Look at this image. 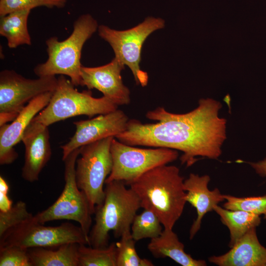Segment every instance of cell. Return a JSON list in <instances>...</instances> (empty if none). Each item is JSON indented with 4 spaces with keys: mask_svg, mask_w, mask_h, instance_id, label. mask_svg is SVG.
Masks as SVG:
<instances>
[{
    "mask_svg": "<svg viewBox=\"0 0 266 266\" xmlns=\"http://www.w3.org/2000/svg\"><path fill=\"white\" fill-rule=\"evenodd\" d=\"M222 104L211 98L201 99L194 110L183 114L169 112L163 107L149 111L143 124L129 119L126 130L115 138L131 146L165 147L181 151L180 159L187 167L197 157L217 159L226 139V120L219 115Z\"/></svg>",
    "mask_w": 266,
    "mask_h": 266,
    "instance_id": "1",
    "label": "cell"
},
{
    "mask_svg": "<svg viewBox=\"0 0 266 266\" xmlns=\"http://www.w3.org/2000/svg\"><path fill=\"white\" fill-rule=\"evenodd\" d=\"M184 178L178 167H154L129 184L138 197L141 208L154 212L164 229H172L187 202Z\"/></svg>",
    "mask_w": 266,
    "mask_h": 266,
    "instance_id": "2",
    "label": "cell"
},
{
    "mask_svg": "<svg viewBox=\"0 0 266 266\" xmlns=\"http://www.w3.org/2000/svg\"><path fill=\"white\" fill-rule=\"evenodd\" d=\"M105 184L104 198L95 207V223L89 234V246L93 247H107L111 231L115 237L119 238L130 230L136 212L141 208L138 197L124 182L114 180Z\"/></svg>",
    "mask_w": 266,
    "mask_h": 266,
    "instance_id": "3",
    "label": "cell"
},
{
    "mask_svg": "<svg viewBox=\"0 0 266 266\" xmlns=\"http://www.w3.org/2000/svg\"><path fill=\"white\" fill-rule=\"evenodd\" d=\"M97 21L90 14H83L74 22L71 34L59 41L52 36L46 40L48 59L34 68L38 77L66 75L74 86L80 85L82 48L98 28Z\"/></svg>",
    "mask_w": 266,
    "mask_h": 266,
    "instance_id": "4",
    "label": "cell"
},
{
    "mask_svg": "<svg viewBox=\"0 0 266 266\" xmlns=\"http://www.w3.org/2000/svg\"><path fill=\"white\" fill-rule=\"evenodd\" d=\"M57 85L47 105L33 121L46 126L79 115L91 118L118 109V105L103 96L96 98L90 90L79 92L70 80L63 75L58 78Z\"/></svg>",
    "mask_w": 266,
    "mask_h": 266,
    "instance_id": "5",
    "label": "cell"
},
{
    "mask_svg": "<svg viewBox=\"0 0 266 266\" xmlns=\"http://www.w3.org/2000/svg\"><path fill=\"white\" fill-rule=\"evenodd\" d=\"M79 153L80 148L73 150L63 160L65 185L59 198L47 208L33 215V218L35 222L44 224L61 220L77 222L89 239L93 212L88 199L76 182L75 163Z\"/></svg>",
    "mask_w": 266,
    "mask_h": 266,
    "instance_id": "6",
    "label": "cell"
},
{
    "mask_svg": "<svg viewBox=\"0 0 266 266\" xmlns=\"http://www.w3.org/2000/svg\"><path fill=\"white\" fill-rule=\"evenodd\" d=\"M108 137L80 147L75 163V179L78 188L86 195L94 214L95 207L105 196L104 185L112 167L111 143Z\"/></svg>",
    "mask_w": 266,
    "mask_h": 266,
    "instance_id": "7",
    "label": "cell"
},
{
    "mask_svg": "<svg viewBox=\"0 0 266 266\" xmlns=\"http://www.w3.org/2000/svg\"><path fill=\"white\" fill-rule=\"evenodd\" d=\"M165 24L160 18L147 17L137 26L124 31L102 25L98 27L100 36L110 44L115 58L130 68L136 84L143 87L147 85L149 80L147 72L139 66L143 44L152 33L164 28Z\"/></svg>",
    "mask_w": 266,
    "mask_h": 266,
    "instance_id": "8",
    "label": "cell"
},
{
    "mask_svg": "<svg viewBox=\"0 0 266 266\" xmlns=\"http://www.w3.org/2000/svg\"><path fill=\"white\" fill-rule=\"evenodd\" d=\"M110 153L111 171L105 183L114 180L124 182L126 185L148 170L175 161L177 150L165 147L141 148L123 143L115 137L112 140Z\"/></svg>",
    "mask_w": 266,
    "mask_h": 266,
    "instance_id": "9",
    "label": "cell"
},
{
    "mask_svg": "<svg viewBox=\"0 0 266 266\" xmlns=\"http://www.w3.org/2000/svg\"><path fill=\"white\" fill-rule=\"evenodd\" d=\"M33 217L6 231L0 236V247L17 246L32 247H57L68 243L89 245L81 228L69 222L58 226H46L35 222Z\"/></svg>",
    "mask_w": 266,
    "mask_h": 266,
    "instance_id": "10",
    "label": "cell"
},
{
    "mask_svg": "<svg viewBox=\"0 0 266 266\" xmlns=\"http://www.w3.org/2000/svg\"><path fill=\"white\" fill-rule=\"evenodd\" d=\"M55 76L28 79L13 70L0 72V126L12 122L32 100L44 93L54 92Z\"/></svg>",
    "mask_w": 266,
    "mask_h": 266,
    "instance_id": "11",
    "label": "cell"
},
{
    "mask_svg": "<svg viewBox=\"0 0 266 266\" xmlns=\"http://www.w3.org/2000/svg\"><path fill=\"white\" fill-rule=\"evenodd\" d=\"M129 120L127 115L117 109L89 120L74 122L76 128L74 135L66 143L61 146L62 160L82 146L108 137H115L126 130Z\"/></svg>",
    "mask_w": 266,
    "mask_h": 266,
    "instance_id": "12",
    "label": "cell"
},
{
    "mask_svg": "<svg viewBox=\"0 0 266 266\" xmlns=\"http://www.w3.org/2000/svg\"><path fill=\"white\" fill-rule=\"evenodd\" d=\"M125 65L114 58L110 63L97 67L82 66L80 86L88 90L96 89L103 96L118 105H128L131 101L130 91L123 83L121 71Z\"/></svg>",
    "mask_w": 266,
    "mask_h": 266,
    "instance_id": "13",
    "label": "cell"
},
{
    "mask_svg": "<svg viewBox=\"0 0 266 266\" xmlns=\"http://www.w3.org/2000/svg\"><path fill=\"white\" fill-rule=\"evenodd\" d=\"M21 141L25 146L21 175L26 181H38L39 174L51 158L52 151L48 126L32 120Z\"/></svg>",
    "mask_w": 266,
    "mask_h": 266,
    "instance_id": "14",
    "label": "cell"
},
{
    "mask_svg": "<svg viewBox=\"0 0 266 266\" xmlns=\"http://www.w3.org/2000/svg\"><path fill=\"white\" fill-rule=\"evenodd\" d=\"M53 92L43 93L30 101L9 124L0 126V164L9 165L18 157L14 146L33 118L48 104Z\"/></svg>",
    "mask_w": 266,
    "mask_h": 266,
    "instance_id": "15",
    "label": "cell"
},
{
    "mask_svg": "<svg viewBox=\"0 0 266 266\" xmlns=\"http://www.w3.org/2000/svg\"><path fill=\"white\" fill-rule=\"evenodd\" d=\"M210 177L208 175L200 176L191 173L184 180L183 187L186 192V200L193 206L197 211V217L193 223L189 232L191 240L200 230L202 219L209 212L213 211L215 206L225 201L224 195L218 188L210 190L208 188Z\"/></svg>",
    "mask_w": 266,
    "mask_h": 266,
    "instance_id": "16",
    "label": "cell"
},
{
    "mask_svg": "<svg viewBox=\"0 0 266 266\" xmlns=\"http://www.w3.org/2000/svg\"><path fill=\"white\" fill-rule=\"evenodd\" d=\"M256 228L249 230L226 253L210 257L209 262L219 266H266V247L260 242Z\"/></svg>",
    "mask_w": 266,
    "mask_h": 266,
    "instance_id": "17",
    "label": "cell"
},
{
    "mask_svg": "<svg viewBox=\"0 0 266 266\" xmlns=\"http://www.w3.org/2000/svg\"><path fill=\"white\" fill-rule=\"evenodd\" d=\"M147 248L156 258L168 257L182 266H206L203 260L194 259L184 250V245L172 229H164L158 237L151 239Z\"/></svg>",
    "mask_w": 266,
    "mask_h": 266,
    "instance_id": "18",
    "label": "cell"
},
{
    "mask_svg": "<svg viewBox=\"0 0 266 266\" xmlns=\"http://www.w3.org/2000/svg\"><path fill=\"white\" fill-rule=\"evenodd\" d=\"M77 243H68L57 247L28 249L33 266H78Z\"/></svg>",
    "mask_w": 266,
    "mask_h": 266,
    "instance_id": "19",
    "label": "cell"
},
{
    "mask_svg": "<svg viewBox=\"0 0 266 266\" xmlns=\"http://www.w3.org/2000/svg\"><path fill=\"white\" fill-rule=\"evenodd\" d=\"M214 211L220 217L221 222L229 229L230 248L232 247L249 230L257 228L261 222L260 216L242 210H230L218 205Z\"/></svg>",
    "mask_w": 266,
    "mask_h": 266,
    "instance_id": "20",
    "label": "cell"
},
{
    "mask_svg": "<svg viewBox=\"0 0 266 266\" xmlns=\"http://www.w3.org/2000/svg\"><path fill=\"white\" fill-rule=\"evenodd\" d=\"M31 11L18 10L0 17V35L6 38L9 48H15L20 45L32 44L27 27Z\"/></svg>",
    "mask_w": 266,
    "mask_h": 266,
    "instance_id": "21",
    "label": "cell"
},
{
    "mask_svg": "<svg viewBox=\"0 0 266 266\" xmlns=\"http://www.w3.org/2000/svg\"><path fill=\"white\" fill-rule=\"evenodd\" d=\"M116 244L113 242L102 248L78 247V266H116Z\"/></svg>",
    "mask_w": 266,
    "mask_h": 266,
    "instance_id": "22",
    "label": "cell"
},
{
    "mask_svg": "<svg viewBox=\"0 0 266 266\" xmlns=\"http://www.w3.org/2000/svg\"><path fill=\"white\" fill-rule=\"evenodd\" d=\"M162 226L154 212L144 209L140 214L135 216L131 225V234L135 241L143 238H154L162 233Z\"/></svg>",
    "mask_w": 266,
    "mask_h": 266,
    "instance_id": "23",
    "label": "cell"
},
{
    "mask_svg": "<svg viewBox=\"0 0 266 266\" xmlns=\"http://www.w3.org/2000/svg\"><path fill=\"white\" fill-rule=\"evenodd\" d=\"M116 242V266H152L153 263L141 258L135 248L136 241L133 238L131 230L125 232Z\"/></svg>",
    "mask_w": 266,
    "mask_h": 266,
    "instance_id": "24",
    "label": "cell"
},
{
    "mask_svg": "<svg viewBox=\"0 0 266 266\" xmlns=\"http://www.w3.org/2000/svg\"><path fill=\"white\" fill-rule=\"evenodd\" d=\"M223 207L230 210H242L259 216L266 220V194L258 197H238L224 195Z\"/></svg>",
    "mask_w": 266,
    "mask_h": 266,
    "instance_id": "25",
    "label": "cell"
},
{
    "mask_svg": "<svg viewBox=\"0 0 266 266\" xmlns=\"http://www.w3.org/2000/svg\"><path fill=\"white\" fill-rule=\"evenodd\" d=\"M67 0H0V16H3L14 11L32 10L39 7L63 8Z\"/></svg>",
    "mask_w": 266,
    "mask_h": 266,
    "instance_id": "26",
    "label": "cell"
},
{
    "mask_svg": "<svg viewBox=\"0 0 266 266\" xmlns=\"http://www.w3.org/2000/svg\"><path fill=\"white\" fill-rule=\"evenodd\" d=\"M33 215L30 213L23 201L19 200L5 212L0 211V236L6 231Z\"/></svg>",
    "mask_w": 266,
    "mask_h": 266,
    "instance_id": "27",
    "label": "cell"
},
{
    "mask_svg": "<svg viewBox=\"0 0 266 266\" xmlns=\"http://www.w3.org/2000/svg\"><path fill=\"white\" fill-rule=\"evenodd\" d=\"M0 266H33L28 249L17 246L0 247Z\"/></svg>",
    "mask_w": 266,
    "mask_h": 266,
    "instance_id": "28",
    "label": "cell"
},
{
    "mask_svg": "<svg viewBox=\"0 0 266 266\" xmlns=\"http://www.w3.org/2000/svg\"><path fill=\"white\" fill-rule=\"evenodd\" d=\"M9 186L6 181L0 176V211L5 212L12 206V201L8 196Z\"/></svg>",
    "mask_w": 266,
    "mask_h": 266,
    "instance_id": "29",
    "label": "cell"
},
{
    "mask_svg": "<svg viewBox=\"0 0 266 266\" xmlns=\"http://www.w3.org/2000/svg\"><path fill=\"white\" fill-rule=\"evenodd\" d=\"M249 164L257 174L266 178V158L258 162H249Z\"/></svg>",
    "mask_w": 266,
    "mask_h": 266,
    "instance_id": "30",
    "label": "cell"
}]
</instances>
